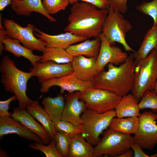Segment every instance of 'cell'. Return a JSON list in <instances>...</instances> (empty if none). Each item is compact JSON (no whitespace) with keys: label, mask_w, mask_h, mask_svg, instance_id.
Listing matches in <instances>:
<instances>
[{"label":"cell","mask_w":157,"mask_h":157,"mask_svg":"<svg viewBox=\"0 0 157 157\" xmlns=\"http://www.w3.org/2000/svg\"><path fill=\"white\" fill-rule=\"evenodd\" d=\"M72 5L68 18V23L64 30L88 38L99 36L108 10L99 9L85 2L77 1Z\"/></svg>","instance_id":"1"},{"label":"cell","mask_w":157,"mask_h":157,"mask_svg":"<svg viewBox=\"0 0 157 157\" xmlns=\"http://www.w3.org/2000/svg\"><path fill=\"white\" fill-rule=\"evenodd\" d=\"M136 63L133 54L118 67L112 63L107 65L108 70L104 69L97 75L94 87L105 90L122 97L128 94L133 88Z\"/></svg>","instance_id":"2"},{"label":"cell","mask_w":157,"mask_h":157,"mask_svg":"<svg viewBox=\"0 0 157 157\" xmlns=\"http://www.w3.org/2000/svg\"><path fill=\"white\" fill-rule=\"evenodd\" d=\"M1 81L6 92L13 94L17 98L19 107L26 109L35 101L27 96V83L33 75L18 69L15 63L7 55L2 59L0 63Z\"/></svg>","instance_id":"3"},{"label":"cell","mask_w":157,"mask_h":157,"mask_svg":"<svg viewBox=\"0 0 157 157\" xmlns=\"http://www.w3.org/2000/svg\"><path fill=\"white\" fill-rule=\"evenodd\" d=\"M132 94L140 101L146 92L153 90L157 80V48L144 59L136 62Z\"/></svg>","instance_id":"4"},{"label":"cell","mask_w":157,"mask_h":157,"mask_svg":"<svg viewBox=\"0 0 157 157\" xmlns=\"http://www.w3.org/2000/svg\"><path fill=\"white\" fill-rule=\"evenodd\" d=\"M134 142L133 137L109 128L103 133L102 138L94 147L93 157L103 155L118 157L131 148Z\"/></svg>","instance_id":"5"},{"label":"cell","mask_w":157,"mask_h":157,"mask_svg":"<svg viewBox=\"0 0 157 157\" xmlns=\"http://www.w3.org/2000/svg\"><path fill=\"white\" fill-rule=\"evenodd\" d=\"M115 116L114 109L99 113L87 108L81 115L83 135L86 141L93 146H96L101 140L100 135L109 127L112 119Z\"/></svg>","instance_id":"6"},{"label":"cell","mask_w":157,"mask_h":157,"mask_svg":"<svg viewBox=\"0 0 157 157\" xmlns=\"http://www.w3.org/2000/svg\"><path fill=\"white\" fill-rule=\"evenodd\" d=\"M132 24L118 11L108 10L103 24L102 34L111 46L115 42L121 44L126 51H135L126 42V34L131 30Z\"/></svg>","instance_id":"7"},{"label":"cell","mask_w":157,"mask_h":157,"mask_svg":"<svg viewBox=\"0 0 157 157\" xmlns=\"http://www.w3.org/2000/svg\"><path fill=\"white\" fill-rule=\"evenodd\" d=\"M122 97L94 87L80 92L79 99L83 100L87 108L102 113L114 109Z\"/></svg>","instance_id":"8"},{"label":"cell","mask_w":157,"mask_h":157,"mask_svg":"<svg viewBox=\"0 0 157 157\" xmlns=\"http://www.w3.org/2000/svg\"><path fill=\"white\" fill-rule=\"evenodd\" d=\"M2 19L8 37L18 40L24 46L30 49L44 52L46 48V44L34 35L35 28L34 25L29 24L26 27H23L13 19Z\"/></svg>","instance_id":"9"},{"label":"cell","mask_w":157,"mask_h":157,"mask_svg":"<svg viewBox=\"0 0 157 157\" xmlns=\"http://www.w3.org/2000/svg\"><path fill=\"white\" fill-rule=\"evenodd\" d=\"M139 124L133 136L142 148L151 150L157 144V114L145 111L139 117Z\"/></svg>","instance_id":"10"},{"label":"cell","mask_w":157,"mask_h":157,"mask_svg":"<svg viewBox=\"0 0 157 157\" xmlns=\"http://www.w3.org/2000/svg\"><path fill=\"white\" fill-rule=\"evenodd\" d=\"M53 86L60 87V93L63 94L65 91L69 93L84 91L94 87V82L85 81L79 79L73 72L60 77L49 79L41 83L40 91L41 93H45Z\"/></svg>","instance_id":"11"},{"label":"cell","mask_w":157,"mask_h":157,"mask_svg":"<svg viewBox=\"0 0 157 157\" xmlns=\"http://www.w3.org/2000/svg\"><path fill=\"white\" fill-rule=\"evenodd\" d=\"M29 71L33 76L37 78L41 83L49 79L60 77L73 72L72 62L58 64L52 60L38 62Z\"/></svg>","instance_id":"12"},{"label":"cell","mask_w":157,"mask_h":157,"mask_svg":"<svg viewBox=\"0 0 157 157\" xmlns=\"http://www.w3.org/2000/svg\"><path fill=\"white\" fill-rule=\"evenodd\" d=\"M100 36L101 44L96 65L98 75L107 65L109 63L115 65L121 64L126 60L129 56L119 47L111 45L102 33Z\"/></svg>","instance_id":"13"},{"label":"cell","mask_w":157,"mask_h":157,"mask_svg":"<svg viewBox=\"0 0 157 157\" xmlns=\"http://www.w3.org/2000/svg\"><path fill=\"white\" fill-rule=\"evenodd\" d=\"M81 92H68L65 95V104L61 120L71 122L76 125H82L81 115L87 109L85 101L79 99Z\"/></svg>","instance_id":"14"},{"label":"cell","mask_w":157,"mask_h":157,"mask_svg":"<svg viewBox=\"0 0 157 157\" xmlns=\"http://www.w3.org/2000/svg\"><path fill=\"white\" fill-rule=\"evenodd\" d=\"M34 34L38 38L45 42L46 47H58L65 49L74 44L84 41L88 38L77 36L69 32L56 35H49L37 27H35Z\"/></svg>","instance_id":"15"},{"label":"cell","mask_w":157,"mask_h":157,"mask_svg":"<svg viewBox=\"0 0 157 157\" xmlns=\"http://www.w3.org/2000/svg\"><path fill=\"white\" fill-rule=\"evenodd\" d=\"M15 134L35 142L42 143L41 139L18 121L11 117H0V138L10 134Z\"/></svg>","instance_id":"16"},{"label":"cell","mask_w":157,"mask_h":157,"mask_svg":"<svg viewBox=\"0 0 157 157\" xmlns=\"http://www.w3.org/2000/svg\"><path fill=\"white\" fill-rule=\"evenodd\" d=\"M12 117L18 121L30 131L37 135L45 145L48 144L52 138L44 127L35 120L26 109L15 108Z\"/></svg>","instance_id":"17"},{"label":"cell","mask_w":157,"mask_h":157,"mask_svg":"<svg viewBox=\"0 0 157 157\" xmlns=\"http://www.w3.org/2000/svg\"><path fill=\"white\" fill-rule=\"evenodd\" d=\"M97 58H87L80 55L74 57L72 62L73 72L80 79L94 82L98 74L96 65Z\"/></svg>","instance_id":"18"},{"label":"cell","mask_w":157,"mask_h":157,"mask_svg":"<svg viewBox=\"0 0 157 157\" xmlns=\"http://www.w3.org/2000/svg\"><path fill=\"white\" fill-rule=\"evenodd\" d=\"M10 7L19 15L29 17L33 12H35L44 15L51 22H57L46 11L41 0H12Z\"/></svg>","instance_id":"19"},{"label":"cell","mask_w":157,"mask_h":157,"mask_svg":"<svg viewBox=\"0 0 157 157\" xmlns=\"http://www.w3.org/2000/svg\"><path fill=\"white\" fill-rule=\"evenodd\" d=\"M101 38L100 35L93 40L87 39L77 44L72 45L66 50L73 57L83 55L97 58L100 51Z\"/></svg>","instance_id":"20"},{"label":"cell","mask_w":157,"mask_h":157,"mask_svg":"<svg viewBox=\"0 0 157 157\" xmlns=\"http://www.w3.org/2000/svg\"><path fill=\"white\" fill-rule=\"evenodd\" d=\"M0 42L4 44L5 50L11 53L17 57H22L28 59L33 66L40 61L41 56L33 54V50L21 45L18 40L12 39L8 36Z\"/></svg>","instance_id":"21"},{"label":"cell","mask_w":157,"mask_h":157,"mask_svg":"<svg viewBox=\"0 0 157 157\" xmlns=\"http://www.w3.org/2000/svg\"><path fill=\"white\" fill-rule=\"evenodd\" d=\"M82 134L71 139L67 157H93L94 147Z\"/></svg>","instance_id":"22"},{"label":"cell","mask_w":157,"mask_h":157,"mask_svg":"<svg viewBox=\"0 0 157 157\" xmlns=\"http://www.w3.org/2000/svg\"><path fill=\"white\" fill-rule=\"evenodd\" d=\"M139 102L131 94L122 97L115 109L116 116L118 118L139 117L140 115Z\"/></svg>","instance_id":"23"},{"label":"cell","mask_w":157,"mask_h":157,"mask_svg":"<svg viewBox=\"0 0 157 157\" xmlns=\"http://www.w3.org/2000/svg\"><path fill=\"white\" fill-rule=\"evenodd\" d=\"M46 111L53 122L60 121L65 104V97L60 93L53 98L44 97L42 101Z\"/></svg>","instance_id":"24"},{"label":"cell","mask_w":157,"mask_h":157,"mask_svg":"<svg viewBox=\"0 0 157 157\" xmlns=\"http://www.w3.org/2000/svg\"><path fill=\"white\" fill-rule=\"evenodd\" d=\"M26 110L44 127L53 139L56 131L54 122L44 108L35 101L27 107Z\"/></svg>","instance_id":"25"},{"label":"cell","mask_w":157,"mask_h":157,"mask_svg":"<svg viewBox=\"0 0 157 157\" xmlns=\"http://www.w3.org/2000/svg\"><path fill=\"white\" fill-rule=\"evenodd\" d=\"M156 48L157 25H153L145 34L138 51L133 54L135 61L144 59L153 49Z\"/></svg>","instance_id":"26"},{"label":"cell","mask_w":157,"mask_h":157,"mask_svg":"<svg viewBox=\"0 0 157 157\" xmlns=\"http://www.w3.org/2000/svg\"><path fill=\"white\" fill-rule=\"evenodd\" d=\"M139 117L126 118L113 117L109 128L117 131L127 134H135L138 130L139 124Z\"/></svg>","instance_id":"27"},{"label":"cell","mask_w":157,"mask_h":157,"mask_svg":"<svg viewBox=\"0 0 157 157\" xmlns=\"http://www.w3.org/2000/svg\"><path fill=\"white\" fill-rule=\"evenodd\" d=\"M74 57L66 49L58 47H46L41 56L40 62L52 60L58 64L72 62Z\"/></svg>","instance_id":"28"},{"label":"cell","mask_w":157,"mask_h":157,"mask_svg":"<svg viewBox=\"0 0 157 157\" xmlns=\"http://www.w3.org/2000/svg\"><path fill=\"white\" fill-rule=\"evenodd\" d=\"M56 131L63 132L71 138L78 134H83V131L82 125H76L68 121L61 120L54 122Z\"/></svg>","instance_id":"29"},{"label":"cell","mask_w":157,"mask_h":157,"mask_svg":"<svg viewBox=\"0 0 157 157\" xmlns=\"http://www.w3.org/2000/svg\"><path fill=\"white\" fill-rule=\"evenodd\" d=\"M53 138L56 142V147L62 157H67L71 138L65 133L56 131Z\"/></svg>","instance_id":"30"},{"label":"cell","mask_w":157,"mask_h":157,"mask_svg":"<svg viewBox=\"0 0 157 157\" xmlns=\"http://www.w3.org/2000/svg\"><path fill=\"white\" fill-rule=\"evenodd\" d=\"M29 146L33 150L42 152L47 157H62L56 149V141L53 138L47 145H45L42 143L35 142L29 144Z\"/></svg>","instance_id":"31"},{"label":"cell","mask_w":157,"mask_h":157,"mask_svg":"<svg viewBox=\"0 0 157 157\" xmlns=\"http://www.w3.org/2000/svg\"><path fill=\"white\" fill-rule=\"evenodd\" d=\"M140 110L151 109L153 113H157V95L153 90L145 92L139 101Z\"/></svg>","instance_id":"32"},{"label":"cell","mask_w":157,"mask_h":157,"mask_svg":"<svg viewBox=\"0 0 157 157\" xmlns=\"http://www.w3.org/2000/svg\"><path fill=\"white\" fill-rule=\"evenodd\" d=\"M136 9L140 13L151 17L153 20V25H157V0L149 2L144 1L137 5Z\"/></svg>","instance_id":"33"},{"label":"cell","mask_w":157,"mask_h":157,"mask_svg":"<svg viewBox=\"0 0 157 157\" xmlns=\"http://www.w3.org/2000/svg\"><path fill=\"white\" fill-rule=\"evenodd\" d=\"M42 3L45 10L50 15L65 10L69 4L68 0H43Z\"/></svg>","instance_id":"34"},{"label":"cell","mask_w":157,"mask_h":157,"mask_svg":"<svg viewBox=\"0 0 157 157\" xmlns=\"http://www.w3.org/2000/svg\"><path fill=\"white\" fill-rule=\"evenodd\" d=\"M109 8L108 10H117L122 14L128 11L127 3L128 0H108Z\"/></svg>","instance_id":"35"},{"label":"cell","mask_w":157,"mask_h":157,"mask_svg":"<svg viewBox=\"0 0 157 157\" xmlns=\"http://www.w3.org/2000/svg\"><path fill=\"white\" fill-rule=\"evenodd\" d=\"M16 100H17V98L14 94L7 100L0 101V117H12V114L8 111L9 106L12 101Z\"/></svg>","instance_id":"36"},{"label":"cell","mask_w":157,"mask_h":157,"mask_svg":"<svg viewBox=\"0 0 157 157\" xmlns=\"http://www.w3.org/2000/svg\"><path fill=\"white\" fill-rule=\"evenodd\" d=\"M80 1L90 3L101 9L108 10L109 8L108 0H68L69 4L71 5Z\"/></svg>","instance_id":"37"},{"label":"cell","mask_w":157,"mask_h":157,"mask_svg":"<svg viewBox=\"0 0 157 157\" xmlns=\"http://www.w3.org/2000/svg\"><path fill=\"white\" fill-rule=\"evenodd\" d=\"M131 149L133 151L134 157H152L145 154L141 147L137 143L134 142L131 146Z\"/></svg>","instance_id":"38"},{"label":"cell","mask_w":157,"mask_h":157,"mask_svg":"<svg viewBox=\"0 0 157 157\" xmlns=\"http://www.w3.org/2000/svg\"><path fill=\"white\" fill-rule=\"evenodd\" d=\"M12 0H0V11H3L8 6L11 5Z\"/></svg>","instance_id":"39"},{"label":"cell","mask_w":157,"mask_h":157,"mask_svg":"<svg viewBox=\"0 0 157 157\" xmlns=\"http://www.w3.org/2000/svg\"><path fill=\"white\" fill-rule=\"evenodd\" d=\"M133 156L134 153L130 148L118 157H133Z\"/></svg>","instance_id":"40"},{"label":"cell","mask_w":157,"mask_h":157,"mask_svg":"<svg viewBox=\"0 0 157 157\" xmlns=\"http://www.w3.org/2000/svg\"><path fill=\"white\" fill-rule=\"evenodd\" d=\"M0 151V157H2V156H5L6 157V156H8L7 155V154L6 153V152H4V151Z\"/></svg>","instance_id":"41"},{"label":"cell","mask_w":157,"mask_h":157,"mask_svg":"<svg viewBox=\"0 0 157 157\" xmlns=\"http://www.w3.org/2000/svg\"><path fill=\"white\" fill-rule=\"evenodd\" d=\"M153 90L154 91L156 94L157 95V80L155 83Z\"/></svg>","instance_id":"42"},{"label":"cell","mask_w":157,"mask_h":157,"mask_svg":"<svg viewBox=\"0 0 157 157\" xmlns=\"http://www.w3.org/2000/svg\"><path fill=\"white\" fill-rule=\"evenodd\" d=\"M152 157H157V153L154 155H153V156L152 155Z\"/></svg>","instance_id":"43"}]
</instances>
